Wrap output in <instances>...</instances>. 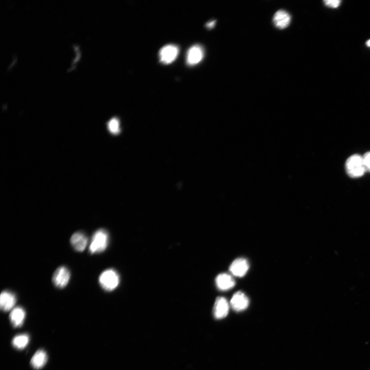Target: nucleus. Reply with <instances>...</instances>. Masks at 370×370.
<instances>
[{"label":"nucleus","instance_id":"ddd939ff","mask_svg":"<svg viewBox=\"0 0 370 370\" xmlns=\"http://www.w3.org/2000/svg\"><path fill=\"white\" fill-rule=\"evenodd\" d=\"M291 21V16L285 11L279 10L274 14L273 22L276 27L279 29H285L290 25Z\"/></svg>","mask_w":370,"mask_h":370},{"label":"nucleus","instance_id":"6e6552de","mask_svg":"<svg viewBox=\"0 0 370 370\" xmlns=\"http://www.w3.org/2000/svg\"><path fill=\"white\" fill-rule=\"evenodd\" d=\"M229 306L227 300L224 297H218L214 303L213 314L217 320L225 318L229 312Z\"/></svg>","mask_w":370,"mask_h":370},{"label":"nucleus","instance_id":"0eeeda50","mask_svg":"<svg viewBox=\"0 0 370 370\" xmlns=\"http://www.w3.org/2000/svg\"><path fill=\"white\" fill-rule=\"evenodd\" d=\"M248 297L241 291H238L232 297L230 306L236 312L244 311L249 306Z\"/></svg>","mask_w":370,"mask_h":370},{"label":"nucleus","instance_id":"412c9836","mask_svg":"<svg viewBox=\"0 0 370 370\" xmlns=\"http://www.w3.org/2000/svg\"><path fill=\"white\" fill-rule=\"evenodd\" d=\"M366 45H367V47L370 48V39L367 41Z\"/></svg>","mask_w":370,"mask_h":370},{"label":"nucleus","instance_id":"f8f14e48","mask_svg":"<svg viewBox=\"0 0 370 370\" xmlns=\"http://www.w3.org/2000/svg\"><path fill=\"white\" fill-rule=\"evenodd\" d=\"M216 283L218 288L223 291H225L233 288L236 282L230 275L223 273L218 275L216 279Z\"/></svg>","mask_w":370,"mask_h":370},{"label":"nucleus","instance_id":"39448f33","mask_svg":"<svg viewBox=\"0 0 370 370\" xmlns=\"http://www.w3.org/2000/svg\"><path fill=\"white\" fill-rule=\"evenodd\" d=\"M178 52L179 48L175 45H169L162 47L159 54L161 62L166 64L173 63L177 59Z\"/></svg>","mask_w":370,"mask_h":370},{"label":"nucleus","instance_id":"2eb2a0df","mask_svg":"<svg viewBox=\"0 0 370 370\" xmlns=\"http://www.w3.org/2000/svg\"><path fill=\"white\" fill-rule=\"evenodd\" d=\"M48 361L47 353L43 350L36 352L31 360V364L33 369L39 370L44 367Z\"/></svg>","mask_w":370,"mask_h":370},{"label":"nucleus","instance_id":"423d86ee","mask_svg":"<svg viewBox=\"0 0 370 370\" xmlns=\"http://www.w3.org/2000/svg\"><path fill=\"white\" fill-rule=\"evenodd\" d=\"M204 51L203 48L199 45H195L189 49L186 62L189 65H195L200 63L204 58Z\"/></svg>","mask_w":370,"mask_h":370},{"label":"nucleus","instance_id":"aec40b11","mask_svg":"<svg viewBox=\"0 0 370 370\" xmlns=\"http://www.w3.org/2000/svg\"><path fill=\"white\" fill-rule=\"evenodd\" d=\"M216 20H213L211 22H209L206 24V27H207L209 29H212L214 27L215 24H216Z\"/></svg>","mask_w":370,"mask_h":370},{"label":"nucleus","instance_id":"4468645a","mask_svg":"<svg viewBox=\"0 0 370 370\" xmlns=\"http://www.w3.org/2000/svg\"><path fill=\"white\" fill-rule=\"evenodd\" d=\"M26 313L21 307L14 308L10 316V321L15 328H20L25 321Z\"/></svg>","mask_w":370,"mask_h":370},{"label":"nucleus","instance_id":"9d476101","mask_svg":"<svg viewBox=\"0 0 370 370\" xmlns=\"http://www.w3.org/2000/svg\"><path fill=\"white\" fill-rule=\"evenodd\" d=\"M16 297L12 292L4 290L0 297V306L2 311L8 312L11 310L16 303Z\"/></svg>","mask_w":370,"mask_h":370},{"label":"nucleus","instance_id":"f03ea898","mask_svg":"<svg viewBox=\"0 0 370 370\" xmlns=\"http://www.w3.org/2000/svg\"><path fill=\"white\" fill-rule=\"evenodd\" d=\"M346 169L348 175L351 177H362L366 172L363 157L358 154L350 157L346 161Z\"/></svg>","mask_w":370,"mask_h":370},{"label":"nucleus","instance_id":"20e7f679","mask_svg":"<svg viewBox=\"0 0 370 370\" xmlns=\"http://www.w3.org/2000/svg\"><path fill=\"white\" fill-rule=\"evenodd\" d=\"M70 277V272L66 267H59L53 274V282L54 285L59 289L64 288L69 282Z\"/></svg>","mask_w":370,"mask_h":370},{"label":"nucleus","instance_id":"9b49d317","mask_svg":"<svg viewBox=\"0 0 370 370\" xmlns=\"http://www.w3.org/2000/svg\"><path fill=\"white\" fill-rule=\"evenodd\" d=\"M70 241L75 251L82 252L87 246L88 239L82 232H77L72 236Z\"/></svg>","mask_w":370,"mask_h":370},{"label":"nucleus","instance_id":"6ab92c4d","mask_svg":"<svg viewBox=\"0 0 370 370\" xmlns=\"http://www.w3.org/2000/svg\"><path fill=\"white\" fill-rule=\"evenodd\" d=\"M324 3L326 6L330 8H336L338 7L341 3L339 0H334V1H324Z\"/></svg>","mask_w":370,"mask_h":370},{"label":"nucleus","instance_id":"a211bd4d","mask_svg":"<svg viewBox=\"0 0 370 370\" xmlns=\"http://www.w3.org/2000/svg\"><path fill=\"white\" fill-rule=\"evenodd\" d=\"M363 158L366 170L370 173V152L366 153Z\"/></svg>","mask_w":370,"mask_h":370},{"label":"nucleus","instance_id":"7ed1b4c3","mask_svg":"<svg viewBox=\"0 0 370 370\" xmlns=\"http://www.w3.org/2000/svg\"><path fill=\"white\" fill-rule=\"evenodd\" d=\"M119 281L118 273L113 269H108L103 272L99 278L100 285L103 289L108 291H113L116 289Z\"/></svg>","mask_w":370,"mask_h":370},{"label":"nucleus","instance_id":"1a4fd4ad","mask_svg":"<svg viewBox=\"0 0 370 370\" xmlns=\"http://www.w3.org/2000/svg\"><path fill=\"white\" fill-rule=\"evenodd\" d=\"M249 268L247 260L244 258H239L231 263L229 271L234 276L242 277L245 276Z\"/></svg>","mask_w":370,"mask_h":370},{"label":"nucleus","instance_id":"f3484780","mask_svg":"<svg viewBox=\"0 0 370 370\" xmlns=\"http://www.w3.org/2000/svg\"><path fill=\"white\" fill-rule=\"evenodd\" d=\"M109 130L113 134H116L120 131L119 122L118 119L114 118L111 119L108 124Z\"/></svg>","mask_w":370,"mask_h":370},{"label":"nucleus","instance_id":"f257e3e1","mask_svg":"<svg viewBox=\"0 0 370 370\" xmlns=\"http://www.w3.org/2000/svg\"><path fill=\"white\" fill-rule=\"evenodd\" d=\"M109 234L104 229H99L94 234L89 247L91 254L104 252L108 245Z\"/></svg>","mask_w":370,"mask_h":370},{"label":"nucleus","instance_id":"dca6fc26","mask_svg":"<svg viewBox=\"0 0 370 370\" xmlns=\"http://www.w3.org/2000/svg\"><path fill=\"white\" fill-rule=\"evenodd\" d=\"M30 337L28 334L16 335L12 341L13 346L16 349L23 350L28 346Z\"/></svg>","mask_w":370,"mask_h":370}]
</instances>
